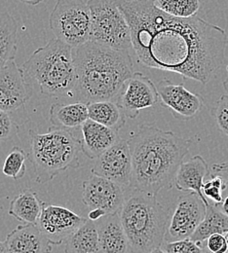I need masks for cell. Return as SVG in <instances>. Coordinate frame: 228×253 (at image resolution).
Segmentation results:
<instances>
[{
  "instance_id": "obj_1",
  "label": "cell",
  "mask_w": 228,
  "mask_h": 253,
  "mask_svg": "<svg viewBox=\"0 0 228 253\" xmlns=\"http://www.w3.org/2000/svg\"><path fill=\"white\" fill-rule=\"evenodd\" d=\"M130 27L133 49L145 67L182 75L206 85L224 64L227 32L195 16L182 19L153 0H117Z\"/></svg>"
},
{
  "instance_id": "obj_2",
  "label": "cell",
  "mask_w": 228,
  "mask_h": 253,
  "mask_svg": "<svg viewBox=\"0 0 228 253\" xmlns=\"http://www.w3.org/2000/svg\"><path fill=\"white\" fill-rule=\"evenodd\" d=\"M193 140L150 125L139 126L128 139L134 189L156 195L175 185L180 166Z\"/></svg>"
},
{
  "instance_id": "obj_3",
  "label": "cell",
  "mask_w": 228,
  "mask_h": 253,
  "mask_svg": "<svg viewBox=\"0 0 228 253\" xmlns=\"http://www.w3.org/2000/svg\"><path fill=\"white\" fill-rule=\"evenodd\" d=\"M76 70L74 96L92 103L112 100L133 76V60L127 50H117L89 41L72 50Z\"/></svg>"
},
{
  "instance_id": "obj_4",
  "label": "cell",
  "mask_w": 228,
  "mask_h": 253,
  "mask_svg": "<svg viewBox=\"0 0 228 253\" xmlns=\"http://www.w3.org/2000/svg\"><path fill=\"white\" fill-rule=\"evenodd\" d=\"M170 216L156 195L134 189L126 197L120 211L129 253H149L159 249L164 243Z\"/></svg>"
},
{
  "instance_id": "obj_5",
  "label": "cell",
  "mask_w": 228,
  "mask_h": 253,
  "mask_svg": "<svg viewBox=\"0 0 228 253\" xmlns=\"http://www.w3.org/2000/svg\"><path fill=\"white\" fill-rule=\"evenodd\" d=\"M72 48L58 38L34 51L21 69L27 81L38 85L48 96L69 95L76 85V70Z\"/></svg>"
},
{
  "instance_id": "obj_6",
  "label": "cell",
  "mask_w": 228,
  "mask_h": 253,
  "mask_svg": "<svg viewBox=\"0 0 228 253\" xmlns=\"http://www.w3.org/2000/svg\"><path fill=\"white\" fill-rule=\"evenodd\" d=\"M31 153L35 180L47 183L69 169L79 167V154L82 152L81 139L69 129L49 127L46 133L30 130Z\"/></svg>"
},
{
  "instance_id": "obj_7",
  "label": "cell",
  "mask_w": 228,
  "mask_h": 253,
  "mask_svg": "<svg viewBox=\"0 0 228 253\" xmlns=\"http://www.w3.org/2000/svg\"><path fill=\"white\" fill-rule=\"evenodd\" d=\"M92 16L91 40L117 50L133 48L128 22L117 0H89Z\"/></svg>"
},
{
  "instance_id": "obj_8",
  "label": "cell",
  "mask_w": 228,
  "mask_h": 253,
  "mask_svg": "<svg viewBox=\"0 0 228 253\" xmlns=\"http://www.w3.org/2000/svg\"><path fill=\"white\" fill-rule=\"evenodd\" d=\"M49 25L56 38L72 49L91 40L92 16L83 0H57Z\"/></svg>"
},
{
  "instance_id": "obj_9",
  "label": "cell",
  "mask_w": 228,
  "mask_h": 253,
  "mask_svg": "<svg viewBox=\"0 0 228 253\" xmlns=\"http://www.w3.org/2000/svg\"><path fill=\"white\" fill-rule=\"evenodd\" d=\"M207 206L194 192H183L170 216L164 242L190 239L206 215Z\"/></svg>"
},
{
  "instance_id": "obj_10",
  "label": "cell",
  "mask_w": 228,
  "mask_h": 253,
  "mask_svg": "<svg viewBox=\"0 0 228 253\" xmlns=\"http://www.w3.org/2000/svg\"><path fill=\"white\" fill-rule=\"evenodd\" d=\"M92 173L108 179L123 188L132 186L133 164L128 140L120 138L95 160Z\"/></svg>"
},
{
  "instance_id": "obj_11",
  "label": "cell",
  "mask_w": 228,
  "mask_h": 253,
  "mask_svg": "<svg viewBox=\"0 0 228 253\" xmlns=\"http://www.w3.org/2000/svg\"><path fill=\"white\" fill-rule=\"evenodd\" d=\"M159 99L156 86L141 72H135L115 97L126 117L131 119H136L142 109L156 105Z\"/></svg>"
},
{
  "instance_id": "obj_12",
  "label": "cell",
  "mask_w": 228,
  "mask_h": 253,
  "mask_svg": "<svg viewBox=\"0 0 228 253\" xmlns=\"http://www.w3.org/2000/svg\"><path fill=\"white\" fill-rule=\"evenodd\" d=\"M124 188L108 179L93 174L82 184V203L92 210H101L106 215L121 211L125 203Z\"/></svg>"
},
{
  "instance_id": "obj_13",
  "label": "cell",
  "mask_w": 228,
  "mask_h": 253,
  "mask_svg": "<svg viewBox=\"0 0 228 253\" xmlns=\"http://www.w3.org/2000/svg\"><path fill=\"white\" fill-rule=\"evenodd\" d=\"M85 221L86 219L65 207L44 202L37 226L54 246H61Z\"/></svg>"
},
{
  "instance_id": "obj_14",
  "label": "cell",
  "mask_w": 228,
  "mask_h": 253,
  "mask_svg": "<svg viewBox=\"0 0 228 253\" xmlns=\"http://www.w3.org/2000/svg\"><path fill=\"white\" fill-rule=\"evenodd\" d=\"M156 88L162 106L170 109L178 120L194 118L206 104L202 95L188 91L183 83L176 85L168 79H162Z\"/></svg>"
},
{
  "instance_id": "obj_15",
  "label": "cell",
  "mask_w": 228,
  "mask_h": 253,
  "mask_svg": "<svg viewBox=\"0 0 228 253\" xmlns=\"http://www.w3.org/2000/svg\"><path fill=\"white\" fill-rule=\"evenodd\" d=\"M32 95V86L15 60L0 67V109L12 113L24 106Z\"/></svg>"
},
{
  "instance_id": "obj_16",
  "label": "cell",
  "mask_w": 228,
  "mask_h": 253,
  "mask_svg": "<svg viewBox=\"0 0 228 253\" xmlns=\"http://www.w3.org/2000/svg\"><path fill=\"white\" fill-rule=\"evenodd\" d=\"M5 244L9 253H51L54 246L37 224L19 225L7 235Z\"/></svg>"
},
{
  "instance_id": "obj_17",
  "label": "cell",
  "mask_w": 228,
  "mask_h": 253,
  "mask_svg": "<svg viewBox=\"0 0 228 253\" xmlns=\"http://www.w3.org/2000/svg\"><path fill=\"white\" fill-rule=\"evenodd\" d=\"M82 153L91 160H96L113 146L121 137L118 131L88 119L81 126Z\"/></svg>"
},
{
  "instance_id": "obj_18",
  "label": "cell",
  "mask_w": 228,
  "mask_h": 253,
  "mask_svg": "<svg viewBox=\"0 0 228 253\" xmlns=\"http://www.w3.org/2000/svg\"><path fill=\"white\" fill-rule=\"evenodd\" d=\"M210 175V168L207 162L200 155H196L183 162L176 174L175 186L182 192H194L208 207L209 201L204 197L202 188L205 178Z\"/></svg>"
},
{
  "instance_id": "obj_19",
  "label": "cell",
  "mask_w": 228,
  "mask_h": 253,
  "mask_svg": "<svg viewBox=\"0 0 228 253\" xmlns=\"http://www.w3.org/2000/svg\"><path fill=\"white\" fill-rule=\"evenodd\" d=\"M95 223L103 253H129V243L120 212L105 215Z\"/></svg>"
},
{
  "instance_id": "obj_20",
  "label": "cell",
  "mask_w": 228,
  "mask_h": 253,
  "mask_svg": "<svg viewBox=\"0 0 228 253\" xmlns=\"http://www.w3.org/2000/svg\"><path fill=\"white\" fill-rule=\"evenodd\" d=\"M88 119V104L84 102L55 103L50 108V121L53 126L58 128L81 127Z\"/></svg>"
},
{
  "instance_id": "obj_21",
  "label": "cell",
  "mask_w": 228,
  "mask_h": 253,
  "mask_svg": "<svg viewBox=\"0 0 228 253\" xmlns=\"http://www.w3.org/2000/svg\"><path fill=\"white\" fill-rule=\"evenodd\" d=\"M43 203L35 191L24 190L11 201L8 214L24 224H37Z\"/></svg>"
},
{
  "instance_id": "obj_22",
  "label": "cell",
  "mask_w": 228,
  "mask_h": 253,
  "mask_svg": "<svg viewBox=\"0 0 228 253\" xmlns=\"http://www.w3.org/2000/svg\"><path fill=\"white\" fill-rule=\"evenodd\" d=\"M65 253H103L98 239L96 223L86 219L65 242Z\"/></svg>"
},
{
  "instance_id": "obj_23",
  "label": "cell",
  "mask_w": 228,
  "mask_h": 253,
  "mask_svg": "<svg viewBox=\"0 0 228 253\" xmlns=\"http://www.w3.org/2000/svg\"><path fill=\"white\" fill-rule=\"evenodd\" d=\"M89 119L119 131L126 123V114L116 101L102 100L88 104Z\"/></svg>"
},
{
  "instance_id": "obj_24",
  "label": "cell",
  "mask_w": 228,
  "mask_h": 253,
  "mask_svg": "<svg viewBox=\"0 0 228 253\" xmlns=\"http://www.w3.org/2000/svg\"><path fill=\"white\" fill-rule=\"evenodd\" d=\"M228 232V216L222 211V210L214 204L207 207L206 215L203 221L200 223L191 240L194 242L204 243L212 235L222 234L225 235Z\"/></svg>"
},
{
  "instance_id": "obj_25",
  "label": "cell",
  "mask_w": 228,
  "mask_h": 253,
  "mask_svg": "<svg viewBox=\"0 0 228 253\" xmlns=\"http://www.w3.org/2000/svg\"><path fill=\"white\" fill-rule=\"evenodd\" d=\"M18 43V27L7 12L0 13V67L15 60Z\"/></svg>"
},
{
  "instance_id": "obj_26",
  "label": "cell",
  "mask_w": 228,
  "mask_h": 253,
  "mask_svg": "<svg viewBox=\"0 0 228 253\" xmlns=\"http://www.w3.org/2000/svg\"><path fill=\"white\" fill-rule=\"evenodd\" d=\"M153 2L165 13L182 19L195 17L201 6L199 0H153Z\"/></svg>"
},
{
  "instance_id": "obj_27",
  "label": "cell",
  "mask_w": 228,
  "mask_h": 253,
  "mask_svg": "<svg viewBox=\"0 0 228 253\" xmlns=\"http://www.w3.org/2000/svg\"><path fill=\"white\" fill-rule=\"evenodd\" d=\"M29 155L21 147L14 146L4 161L2 168L4 175L15 180L23 178L27 171L26 161Z\"/></svg>"
},
{
  "instance_id": "obj_28",
  "label": "cell",
  "mask_w": 228,
  "mask_h": 253,
  "mask_svg": "<svg viewBox=\"0 0 228 253\" xmlns=\"http://www.w3.org/2000/svg\"><path fill=\"white\" fill-rule=\"evenodd\" d=\"M228 187V181L222 175H211L210 179L204 182L202 193L209 201L211 200L214 205L220 207L224 203L223 192Z\"/></svg>"
},
{
  "instance_id": "obj_29",
  "label": "cell",
  "mask_w": 228,
  "mask_h": 253,
  "mask_svg": "<svg viewBox=\"0 0 228 253\" xmlns=\"http://www.w3.org/2000/svg\"><path fill=\"white\" fill-rule=\"evenodd\" d=\"M160 248L166 253H204L206 246L204 243L185 239L173 243L164 242Z\"/></svg>"
},
{
  "instance_id": "obj_30",
  "label": "cell",
  "mask_w": 228,
  "mask_h": 253,
  "mask_svg": "<svg viewBox=\"0 0 228 253\" xmlns=\"http://www.w3.org/2000/svg\"><path fill=\"white\" fill-rule=\"evenodd\" d=\"M220 130L228 136V95H223L211 110Z\"/></svg>"
},
{
  "instance_id": "obj_31",
  "label": "cell",
  "mask_w": 228,
  "mask_h": 253,
  "mask_svg": "<svg viewBox=\"0 0 228 253\" xmlns=\"http://www.w3.org/2000/svg\"><path fill=\"white\" fill-rule=\"evenodd\" d=\"M19 126L9 112L0 109V141L12 139L18 133Z\"/></svg>"
},
{
  "instance_id": "obj_32",
  "label": "cell",
  "mask_w": 228,
  "mask_h": 253,
  "mask_svg": "<svg viewBox=\"0 0 228 253\" xmlns=\"http://www.w3.org/2000/svg\"><path fill=\"white\" fill-rule=\"evenodd\" d=\"M206 247L212 253H228V252L227 238L222 234L212 235L206 241Z\"/></svg>"
},
{
  "instance_id": "obj_33",
  "label": "cell",
  "mask_w": 228,
  "mask_h": 253,
  "mask_svg": "<svg viewBox=\"0 0 228 253\" xmlns=\"http://www.w3.org/2000/svg\"><path fill=\"white\" fill-rule=\"evenodd\" d=\"M211 169L216 173H228V161L214 164Z\"/></svg>"
},
{
  "instance_id": "obj_34",
  "label": "cell",
  "mask_w": 228,
  "mask_h": 253,
  "mask_svg": "<svg viewBox=\"0 0 228 253\" xmlns=\"http://www.w3.org/2000/svg\"><path fill=\"white\" fill-rule=\"evenodd\" d=\"M105 215L106 213L101 210H92L88 214V219L91 221L96 222Z\"/></svg>"
},
{
  "instance_id": "obj_35",
  "label": "cell",
  "mask_w": 228,
  "mask_h": 253,
  "mask_svg": "<svg viewBox=\"0 0 228 253\" xmlns=\"http://www.w3.org/2000/svg\"><path fill=\"white\" fill-rule=\"evenodd\" d=\"M219 208L222 210V211H223L224 213H226L228 216V196L225 199L224 203H223Z\"/></svg>"
},
{
  "instance_id": "obj_36",
  "label": "cell",
  "mask_w": 228,
  "mask_h": 253,
  "mask_svg": "<svg viewBox=\"0 0 228 253\" xmlns=\"http://www.w3.org/2000/svg\"><path fill=\"white\" fill-rule=\"evenodd\" d=\"M20 1H21V2H24V3L28 4V5H33V6H35V5H38L39 3L43 2L44 0H20Z\"/></svg>"
},
{
  "instance_id": "obj_37",
  "label": "cell",
  "mask_w": 228,
  "mask_h": 253,
  "mask_svg": "<svg viewBox=\"0 0 228 253\" xmlns=\"http://www.w3.org/2000/svg\"><path fill=\"white\" fill-rule=\"evenodd\" d=\"M223 86H224V88H225V90L227 91V94L228 95V65L227 66V77H226V79L224 80Z\"/></svg>"
},
{
  "instance_id": "obj_38",
  "label": "cell",
  "mask_w": 228,
  "mask_h": 253,
  "mask_svg": "<svg viewBox=\"0 0 228 253\" xmlns=\"http://www.w3.org/2000/svg\"><path fill=\"white\" fill-rule=\"evenodd\" d=\"M0 253H9L5 242H1L0 241Z\"/></svg>"
},
{
  "instance_id": "obj_39",
  "label": "cell",
  "mask_w": 228,
  "mask_h": 253,
  "mask_svg": "<svg viewBox=\"0 0 228 253\" xmlns=\"http://www.w3.org/2000/svg\"><path fill=\"white\" fill-rule=\"evenodd\" d=\"M166 253L164 251L161 250V248H159V249H156V250H154V251H152L151 253Z\"/></svg>"
},
{
  "instance_id": "obj_40",
  "label": "cell",
  "mask_w": 228,
  "mask_h": 253,
  "mask_svg": "<svg viewBox=\"0 0 228 253\" xmlns=\"http://www.w3.org/2000/svg\"><path fill=\"white\" fill-rule=\"evenodd\" d=\"M210 253V252H209V250H208V249H207V247H206V249H205V253Z\"/></svg>"
},
{
  "instance_id": "obj_41",
  "label": "cell",
  "mask_w": 228,
  "mask_h": 253,
  "mask_svg": "<svg viewBox=\"0 0 228 253\" xmlns=\"http://www.w3.org/2000/svg\"><path fill=\"white\" fill-rule=\"evenodd\" d=\"M226 238H227V241H228V232L226 234Z\"/></svg>"
}]
</instances>
